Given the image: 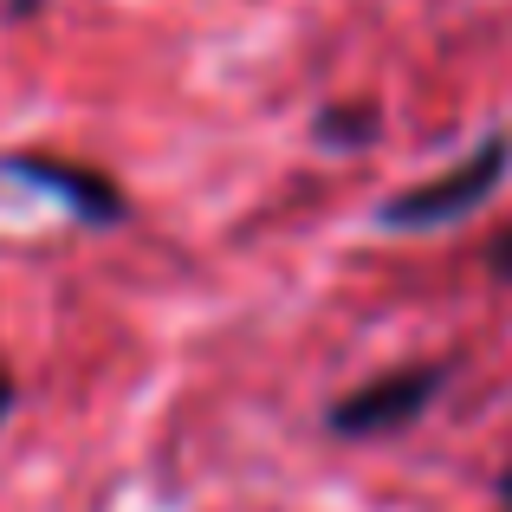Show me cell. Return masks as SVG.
Returning <instances> with one entry per match:
<instances>
[{
	"mask_svg": "<svg viewBox=\"0 0 512 512\" xmlns=\"http://www.w3.org/2000/svg\"><path fill=\"white\" fill-rule=\"evenodd\" d=\"M506 175H512V137H506V130H493V137H480L454 169H441V175H428V182H409V188H396V195H383L376 227H389V234H441V227L467 221L474 208H487V201L500 195Z\"/></svg>",
	"mask_w": 512,
	"mask_h": 512,
	"instance_id": "6da1fadb",
	"label": "cell"
},
{
	"mask_svg": "<svg viewBox=\"0 0 512 512\" xmlns=\"http://www.w3.org/2000/svg\"><path fill=\"white\" fill-rule=\"evenodd\" d=\"M454 363H402V370H383L370 376V383L344 389L338 402H331L325 428L344 441H370V435H396V428L422 422L428 409H435V396L448 389Z\"/></svg>",
	"mask_w": 512,
	"mask_h": 512,
	"instance_id": "7a4b0ae2",
	"label": "cell"
},
{
	"mask_svg": "<svg viewBox=\"0 0 512 512\" xmlns=\"http://www.w3.org/2000/svg\"><path fill=\"white\" fill-rule=\"evenodd\" d=\"M0 175H13V182L39 188V195H52V201H65V208H72L85 227H117V221L130 214L124 188H117L104 169L72 163V156H52V150H13V156H0Z\"/></svg>",
	"mask_w": 512,
	"mask_h": 512,
	"instance_id": "3957f363",
	"label": "cell"
},
{
	"mask_svg": "<svg viewBox=\"0 0 512 512\" xmlns=\"http://www.w3.org/2000/svg\"><path fill=\"white\" fill-rule=\"evenodd\" d=\"M383 137V111L376 104H363V98H350V104H325V111L312 117V143L318 150H370V143Z\"/></svg>",
	"mask_w": 512,
	"mask_h": 512,
	"instance_id": "277c9868",
	"label": "cell"
},
{
	"mask_svg": "<svg viewBox=\"0 0 512 512\" xmlns=\"http://www.w3.org/2000/svg\"><path fill=\"white\" fill-rule=\"evenodd\" d=\"M487 273L500 279V286H512V227H500V234H493V247H487Z\"/></svg>",
	"mask_w": 512,
	"mask_h": 512,
	"instance_id": "5b68a950",
	"label": "cell"
},
{
	"mask_svg": "<svg viewBox=\"0 0 512 512\" xmlns=\"http://www.w3.org/2000/svg\"><path fill=\"white\" fill-rule=\"evenodd\" d=\"M39 7H46V0H7V20H33Z\"/></svg>",
	"mask_w": 512,
	"mask_h": 512,
	"instance_id": "8992f818",
	"label": "cell"
},
{
	"mask_svg": "<svg viewBox=\"0 0 512 512\" xmlns=\"http://www.w3.org/2000/svg\"><path fill=\"white\" fill-rule=\"evenodd\" d=\"M7 415H13V376L0 370V428H7Z\"/></svg>",
	"mask_w": 512,
	"mask_h": 512,
	"instance_id": "52a82bcc",
	"label": "cell"
},
{
	"mask_svg": "<svg viewBox=\"0 0 512 512\" xmlns=\"http://www.w3.org/2000/svg\"><path fill=\"white\" fill-rule=\"evenodd\" d=\"M500 506L512 512V467H506V474H500Z\"/></svg>",
	"mask_w": 512,
	"mask_h": 512,
	"instance_id": "ba28073f",
	"label": "cell"
}]
</instances>
